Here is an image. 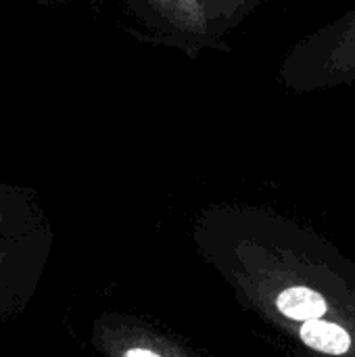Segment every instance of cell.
Wrapping results in <instances>:
<instances>
[{"instance_id":"1","label":"cell","mask_w":355,"mask_h":357,"mask_svg":"<svg viewBox=\"0 0 355 357\" xmlns=\"http://www.w3.org/2000/svg\"><path fill=\"white\" fill-rule=\"evenodd\" d=\"M236 303L314 357H355V259L274 207L213 203L190 226Z\"/></svg>"},{"instance_id":"2","label":"cell","mask_w":355,"mask_h":357,"mask_svg":"<svg viewBox=\"0 0 355 357\" xmlns=\"http://www.w3.org/2000/svg\"><path fill=\"white\" fill-rule=\"evenodd\" d=\"M278 75L295 92L355 84V6L293 44Z\"/></svg>"},{"instance_id":"3","label":"cell","mask_w":355,"mask_h":357,"mask_svg":"<svg viewBox=\"0 0 355 357\" xmlns=\"http://www.w3.org/2000/svg\"><path fill=\"white\" fill-rule=\"evenodd\" d=\"M136 15L149 25L157 40L197 59L203 50H228L220 33L209 0H130Z\"/></svg>"},{"instance_id":"4","label":"cell","mask_w":355,"mask_h":357,"mask_svg":"<svg viewBox=\"0 0 355 357\" xmlns=\"http://www.w3.org/2000/svg\"><path fill=\"white\" fill-rule=\"evenodd\" d=\"M92 345L103 357H203L184 339L126 314L100 316L94 322Z\"/></svg>"},{"instance_id":"5","label":"cell","mask_w":355,"mask_h":357,"mask_svg":"<svg viewBox=\"0 0 355 357\" xmlns=\"http://www.w3.org/2000/svg\"><path fill=\"white\" fill-rule=\"evenodd\" d=\"M50 234L42 226L33 232L0 241V314L19 299H27L46 261Z\"/></svg>"},{"instance_id":"6","label":"cell","mask_w":355,"mask_h":357,"mask_svg":"<svg viewBox=\"0 0 355 357\" xmlns=\"http://www.w3.org/2000/svg\"><path fill=\"white\" fill-rule=\"evenodd\" d=\"M264 0H209L211 17L222 36L243 23Z\"/></svg>"},{"instance_id":"7","label":"cell","mask_w":355,"mask_h":357,"mask_svg":"<svg viewBox=\"0 0 355 357\" xmlns=\"http://www.w3.org/2000/svg\"><path fill=\"white\" fill-rule=\"evenodd\" d=\"M44 222L40 215H27L25 211H13L10 207H0V241L21 236L42 228Z\"/></svg>"}]
</instances>
